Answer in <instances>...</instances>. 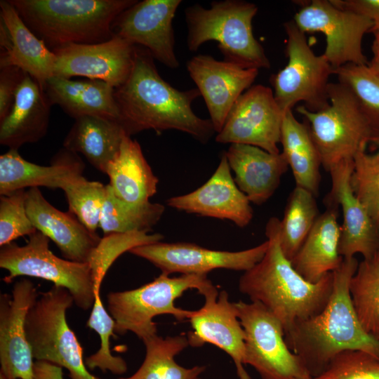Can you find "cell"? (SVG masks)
<instances>
[{"label": "cell", "mask_w": 379, "mask_h": 379, "mask_svg": "<svg viewBox=\"0 0 379 379\" xmlns=\"http://www.w3.org/2000/svg\"><path fill=\"white\" fill-rule=\"evenodd\" d=\"M27 27L53 50L113 36L117 17L137 0H8Z\"/></svg>", "instance_id": "277c9868"}, {"label": "cell", "mask_w": 379, "mask_h": 379, "mask_svg": "<svg viewBox=\"0 0 379 379\" xmlns=\"http://www.w3.org/2000/svg\"><path fill=\"white\" fill-rule=\"evenodd\" d=\"M316 379H379V357L361 350L335 356Z\"/></svg>", "instance_id": "60d3db41"}, {"label": "cell", "mask_w": 379, "mask_h": 379, "mask_svg": "<svg viewBox=\"0 0 379 379\" xmlns=\"http://www.w3.org/2000/svg\"><path fill=\"white\" fill-rule=\"evenodd\" d=\"M39 293L28 279L16 281L0 297V379H34L26 319Z\"/></svg>", "instance_id": "2e32d148"}, {"label": "cell", "mask_w": 379, "mask_h": 379, "mask_svg": "<svg viewBox=\"0 0 379 379\" xmlns=\"http://www.w3.org/2000/svg\"><path fill=\"white\" fill-rule=\"evenodd\" d=\"M300 248L291 261L295 270L305 280L318 282L341 265L339 254L340 226L338 221V206L326 204Z\"/></svg>", "instance_id": "4316f807"}, {"label": "cell", "mask_w": 379, "mask_h": 379, "mask_svg": "<svg viewBox=\"0 0 379 379\" xmlns=\"http://www.w3.org/2000/svg\"><path fill=\"white\" fill-rule=\"evenodd\" d=\"M367 153L366 147L354 157L350 178L352 192L379 229V148Z\"/></svg>", "instance_id": "74e56055"}, {"label": "cell", "mask_w": 379, "mask_h": 379, "mask_svg": "<svg viewBox=\"0 0 379 379\" xmlns=\"http://www.w3.org/2000/svg\"><path fill=\"white\" fill-rule=\"evenodd\" d=\"M84 168L77 154L64 147L53 157L49 166L29 162L18 150L9 149L0 156V194L27 187L63 190L83 176Z\"/></svg>", "instance_id": "cb8c5ba5"}, {"label": "cell", "mask_w": 379, "mask_h": 379, "mask_svg": "<svg viewBox=\"0 0 379 379\" xmlns=\"http://www.w3.org/2000/svg\"><path fill=\"white\" fill-rule=\"evenodd\" d=\"M135 46L114 34L108 41L91 44H68L51 50L55 55L53 76L84 77L105 81L114 88L128 78Z\"/></svg>", "instance_id": "ac0fdd59"}, {"label": "cell", "mask_w": 379, "mask_h": 379, "mask_svg": "<svg viewBox=\"0 0 379 379\" xmlns=\"http://www.w3.org/2000/svg\"><path fill=\"white\" fill-rule=\"evenodd\" d=\"M279 224L277 218L268 220L265 228L268 248L262 260L241 276L239 289L274 315L285 333L324 308L332 293L333 274H326L317 283L300 275L281 251Z\"/></svg>", "instance_id": "3957f363"}, {"label": "cell", "mask_w": 379, "mask_h": 379, "mask_svg": "<svg viewBox=\"0 0 379 379\" xmlns=\"http://www.w3.org/2000/svg\"><path fill=\"white\" fill-rule=\"evenodd\" d=\"M294 22L303 32H321L326 38L323 53L333 69L347 64L366 65L364 36L373 22L355 12L340 8L331 0H312L295 13Z\"/></svg>", "instance_id": "7c38bea8"}, {"label": "cell", "mask_w": 379, "mask_h": 379, "mask_svg": "<svg viewBox=\"0 0 379 379\" xmlns=\"http://www.w3.org/2000/svg\"><path fill=\"white\" fill-rule=\"evenodd\" d=\"M284 27L288 62L272 76L275 100L284 112L300 102L310 111H320L329 104V79L334 69L324 54L317 55L312 51L305 33L293 20Z\"/></svg>", "instance_id": "30bf717a"}, {"label": "cell", "mask_w": 379, "mask_h": 379, "mask_svg": "<svg viewBox=\"0 0 379 379\" xmlns=\"http://www.w3.org/2000/svg\"><path fill=\"white\" fill-rule=\"evenodd\" d=\"M25 75L15 66L0 68V121L10 112Z\"/></svg>", "instance_id": "b9f144b4"}, {"label": "cell", "mask_w": 379, "mask_h": 379, "mask_svg": "<svg viewBox=\"0 0 379 379\" xmlns=\"http://www.w3.org/2000/svg\"><path fill=\"white\" fill-rule=\"evenodd\" d=\"M353 166L354 159H346L331 168V190L326 204L342 208L339 254L348 258L360 253L364 259H368L379 249V229L352 192L350 178Z\"/></svg>", "instance_id": "ffe728a7"}, {"label": "cell", "mask_w": 379, "mask_h": 379, "mask_svg": "<svg viewBox=\"0 0 379 379\" xmlns=\"http://www.w3.org/2000/svg\"><path fill=\"white\" fill-rule=\"evenodd\" d=\"M99 227L105 236L133 232H149L161 219L165 207L149 201L130 203L117 197L108 185Z\"/></svg>", "instance_id": "d6a6232c"}, {"label": "cell", "mask_w": 379, "mask_h": 379, "mask_svg": "<svg viewBox=\"0 0 379 379\" xmlns=\"http://www.w3.org/2000/svg\"><path fill=\"white\" fill-rule=\"evenodd\" d=\"M316 197L295 186L279 220L278 238L283 254L290 261L296 255L319 215Z\"/></svg>", "instance_id": "836d02e7"}, {"label": "cell", "mask_w": 379, "mask_h": 379, "mask_svg": "<svg viewBox=\"0 0 379 379\" xmlns=\"http://www.w3.org/2000/svg\"><path fill=\"white\" fill-rule=\"evenodd\" d=\"M284 113L272 88L260 84L252 86L234 102L215 141L249 145L279 154L278 144Z\"/></svg>", "instance_id": "4fadbf2b"}, {"label": "cell", "mask_w": 379, "mask_h": 379, "mask_svg": "<svg viewBox=\"0 0 379 379\" xmlns=\"http://www.w3.org/2000/svg\"><path fill=\"white\" fill-rule=\"evenodd\" d=\"M201 94L179 91L159 75L150 52L135 46L133 63L126 80L114 88L120 124L128 135L153 129H174L206 143L215 132L210 119L197 116L192 103Z\"/></svg>", "instance_id": "6da1fadb"}, {"label": "cell", "mask_w": 379, "mask_h": 379, "mask_svg": "<svg viewBox=\"0 0 379 379\" xmlns=\"http://www.w3.org/2000/svg\"><path fill=\"white\" fill-rule=\"evenodd\" d=\"M372 51L373 56L368 63L379 69V43H373Z\"/></svg>", "instance_id": "f6af8a7d"}, {"label": "cell", "mask_w": 379, "mask_h": 379, "mask_svg": "<svg viewBox=\"0 0 379 379\" xmlns=\"http://www.w3.org/2000/svg\"><path fill=\"white\" fill-rule=\"evenodd\" d=\"M26 190H18L0 197V246L37 230L26 209Z\"/></svg>", "instance_id": "ab89813d"}, {"label": "cell", "mask_w": 379, "mask_h": 379, "mask_svg": "<svg viewBox=\"0 0 379 379\" xmlns=\"http://www.w3.org/2000/svg\"><path fill=\"white\" fill-rule=\"evenodd\" d=\"M336 6L361 14L373 22V43H379V0H331Z\"/></svg>", "instance_id": "7bdbcfd3"}, {"label": "cell", "mask_w": 379, "mask_h": 379, "mask_svg": "<svg viewBox=\"0 0 379 379\" xmlns=\"http://www.w3.org/2000/svg\"><path fill=\"white\" fill-rule=\"evenodd\" d=\"M328 94L329 104L324 109L312 112L300 105L296 110L308 124L321 165L329 172L340 162L354 159L359 151L379 135V130L347 86L338 81L330 83Z\"/></svg>", "instance_id": "52a82bcc"}, {"label": "cell", "mask_w": 379, "mask_h": 379, "mask_svg": "<svg viewBox=\"0 0 379 379\" xmlns=\"http://www.w3.org/2000/svg\"><path fill=\"white\" fill-rule=\"evenodd\" d=\"M167 204L187 213L230 220L240 227L247 226L253 216L250 201L232 176L225 152L208 181L190 193L168 199Z\"/></svg>", "instance_id": "44dd1931"}, {"label": "cell", "mask_w": 379, "mask_h": 379, "mask_svg": "<svg viewBox=\"0 0 379 379\" xmlns=\"http://www.w3.org/2000/svg\"><path fill=\"white\" fill-rule=\"evenodd\" d=\"M106 174L108 185L119 199L130 203L149 201L157 191L158 178L145 158L139 143L126 135Z\"/></svg>", "instance_id": "f546056e"}, {"label": "cell", "mask_w": 379, "mask_h": 379, "mask_svg": "<svg viewBox=\"0 0 379 379\" xmlns=\"http://www.w3.org/2000/svg\"><path fill=\"white\" fill-rule=\"evenodd\" d=\"M44 91L51 105H58L74 119L90 115L119 121L114 88L105 81L53 76L47 81Z\"/></svg>", "instance_id": "83f0119b"}, {"label": "cell", "mask_w": 379, "mask_h": 379, "mask_svg": "<svg viewBox=\"0 0 379 379\" xmlns=\"http://www.w3.org/2000/svg\"><path fill=\"white\" fill-rule=\"evenodd\" d=\"M214 286L206 274L171 277L161 273L137 288L111 292L107 295V311L115 321L114 332H132L142 340L157 335L155 317L169 314L178 321L188 320L193 311L176 307L175 300L187 290L196 289L203 295Z\"/></svg>", "instance_id": "8992f818"}, {"label": "cell", "mask_w": 379, "mask_h": 379, "mask_svg": "<svg viewBox=\"0 0 379 379\" xmlns=\"http://www.w3.org/2000/svg\"><path fill=\"white\" fill-rule=\"evenodd\" d=\"M338 82L353 93L362 109L379 130V69L371 65L347 64L333 70Z\"/></svg>", "instance_id": "d590c367"}, {"label": "cell", "mask_w": 379, "mask_h": 379, "mask_svg": "<svg viewBox=\"0 0 379 379\" xmlns=\"http://www.w3.org/2000/svg\"><path fill=\"white\" fill-rule=\"evenodd\" d=\"M34 379H63L62 368L46 361H36Z\"/></svg>", "instance_id": "ee69618b"}, {"label": "cell", "mask_w": 379, "mask_h": 379, "mask_svg": "<svg viewBox=\"0 0 379 379\" xmlns=\"http://www.w3.org/2000/svg\"><path fill=\"white\" fill-rule=\"evenodd\" d=\"M187 70L205 101L218 133L234 102L251 86L259 71L201 54L188 60Z\"/></svg>", "instance_id": "d6986e66"}, {"label": "cell", "mask_w": 379, "mask_h": 379, "mask_svg": "<svg viewBox=\"0 0 379 379\" xmlns=\"http://www.w3.org/2000/svg\"><path fill=\"white\" fill-rule=\"evenodd\" d=\"M358 264L354 257L343 258L333 272V291L324 308L284 333L288 347L313 378L345 350H361L379 357V341L364 331L350 298V282Z\"/></svg>", "instance_id": "7a4b0ae2"}, {"label": "cell", "mask_w": 379, "mask_h": 379, "mask_svg": "<svg viewBox=\"0 0 379 379\" xmlns=\"http://www.w3.org/2000/svg\"><path fill=\"white\" fill-rule=\"evenodd\" d=\"M62 190L69 211L89 231L96 233L106 198V185L100 182L89 181L82 176Z\"/></svg>", "instance_id": "f35d334b"}, {"label": "cell", "mask_w": 379, "mask_h": 379, "mask_svg": "<svg viewBox=\"0 0 379 379\" xmlns=\"http://www.w3.org/2000/svg\"><path fill=\"white\" fill-rule=\"evenodd\" d=\"M142 341L146 349L142 364L133 375L119 379H201L206 366L185 368L175 360L189 345L187 335L163 338L157 334Z\"/></svg>", "instance_id": "1f68e13d"}, {"label": "cell", "mask_w": 379, "mask_h": 379, "mask_svg": "<svg viewBox=\"0 0 379 379\" xmlns=\"http://www.w3.org/2000/svg\"><path fill=\"white\" fill-rule=\"evenodd\" d=\"M204 304L194 310L188 321L192 330L187 335L188 344L201 347L212 344L232 359L239 379H251L245 366V333L237 315L234 302L230 301L226 291L218 294L215 286L203 295Z\"/></svg>", "instance_id": "e0dca14e"}, {"label": "cell", "mask_w": 379, "mask_h": 379, "mask_svg": "<svg viewBox=\"0 0 379 379\" xmlns=\"http://www.w3.org/2000/svg\"><path fill=\"white\" fill-rule=\"evenodd\" d=\"M0 68L15 66L44 91L54 74L55 55L27 27L8 0L0 1Z\"/></svg>", "instance_id": "7402d4cb"}, {"label": "cell", "mask_w": 379, "mask_h": 379, "mask_svg": "<svg viewBox=\"0 0 379 379\" xmlns=\"http://www.w3.org/2000/svg\"><path fill=\"white\" fill-rule=\"evenodd\" d=\"M245 333V365L261 379H299L311 376L288 347L279 319L258 302H234Z\"/></svg>", "instance_id": "8fae6325"}, {"label": "cell", "mask_w": 379, "mask_h": 379, "mask_svg": "<svg viewBox=\"0 0 379 379\" xmlns=\"http://www.w3.org/2000/svg\"><path fill=\"white\" fill-rule=\"evenodd\" d=\"M86 326L98 334L101 342L100 349L85 359L87 368H99L102 372L109 371L117 375L125 373L128 369L126 362L122 357L112 355L110 351V338L114 336L115 321L105 308L100 291L95 293V302Z\"/></svg>", "instance_id": "8d00e7d4"}, {"label": "cell", "mask_w": 379, "mask_h": 379, "mask_svg": "<svg viewBox=\"0 0 379 379\" xmlns=\"http://www.w3.org/2000/svg\"><path fill=\"white\" fill-rule=\"evenodd\" d=\"M180 0L137 1L122 12L112 25L113 34L133 46L147 49L154 60L176 69L173 20Z\"/></svg>", "instance_id": "9a60e30c"}, {"label": "cell", "mask_w": 379, "mask_h": 379, "mask_svg": "<svg viewBox=\"0 0 379 379\" xmlns=\"http://www.w3.org/2000/svg\"><path fill=\"white\" fill-rule=\"evenodd\" d=\"M255 4L240 0L213 1L205 8L194 4L185 9L187 48L197 51L204 43L215 41L224 60L246 69L270 68L262 45L253 33Z\"/></svg>", "instance_id": "5b68a950"}, {"label": "cell", "mask_w": 379, "mask_h": 379, "mask_svg": "<svg viewBox=\"0 0 379 379\" xmlns=\"http://www.w3.org/2000/svg\"><path fill=\"white\" fill-rule=\"evenodd\" d=\"M27 215L37 231L53 241L69 260L88 262L101 238L89 231L70 211L51 205L38 187L26 192Z\"/></svg>", "instance_id": "603a6c76"}, {"label": "cell", "mask_w": 379, "mask_h": 379, "mask_svg": "<svg viewBox=\"0 0 379 379\" xmlns=\"http://www.w3.org/2000/svg\"><path fill=\"white\" fill-rule=\"evenodd\" d=\"M349 288L361 327L379 341V249L371 258L359 262Z\"/></svg>", "instance_id": "e575fe53"}, {"label": "cell", "mask_w": 379, "mask_h": 379, "mask_svg": "<svg viewBox=\"0 0 379 379\" xmlns=\"http://www.w3.org/2000/svg\"><path fill=\"white\" fill-rule=\"evenodd\" d=\"M370 143L372 144V145L375 148V149H378L379 148V135L373 137Z\"/></svg>", "instance_id": "bcb514c9"}, {"label": "cell", "mask_w": 379, "mask_h": 379, "mask_svg": "<svg viewBox=\"0 0 379 379\" xmlns=\"http://www.w3.org/2000/svg\"><path fill=\"white\" fill-rule=\"evenodd\" d=\"M128 135L118 120L98 116H84L75 121L65 136L63 147L82 154L97 170L106 174Z\"/></svg>", "instance_id": "f1b7e54d"}, {"label": "cell", "mask_w": 379, "mask_h": 379, "mask_svg": "<svg viewBox=\"0 0 379 379\" xmlns=\"http://www.w3.org/2000/svg\"><path fill=\"white\" fill-rule=\"evenodd\" d=\"M299 379H316V378H313L312 376H308V377H306V378H299Z\"/></svg>", "instance_id": "7dc6e473"}, {"label": "cell", "mask_w": 379, "mask_h": 379, "mask_svg": "<svg viewBox=\"0 0 379 379\" xmlns=\"http://www.w3.org/2000/svg\"><path fill=\"white\" fill-rule=\"evenodd\" d=\"M225 154L237 187L257 205L274 194L289 167L281 152L272 154L249 145L231 144Z\"/></svg>", "instance_id": "d4e9b609"}, {"label": "cell", "mask_w": 379, "mask_h": 379, "mask_svg": "<svg viewBox=\"0 0 379 379\" xmlns=\"http://www.w3.org/2000/svg\"><path fill=\"white\" fill-rule=\"evenodd\" d=\"M282 154L291 168L295 186L319 194L321 160L307 121L300 122L292 109L285 112L281 131Z\"/></svg>", "instance_id": "4dcf8cb0"}, {"label": "cell", "mask_w": 379, "mask_h": 379, "mask_svg": "<svg viewBox=\"0 0 379 379\" xmlns=\"http://www.w3.org/2000/svg\"><path fill=\"white\" fill-rule=\"evenodd\" d=\"M50 239L36 231L23 246L15 242L1 246L0 267L8 274L7 284L18 277H31L66 288L81 310L91 308L95 302V282L89 262H79L56 256L49 248Z\"/></svg>", "instance_id": "9c48e42d"}, {"label": "cell", "mask_w": 379, "mask_h": 379, "mask_svg": "<svg viewBox=\"0 0 379 379\" xmlns=\"http://www.w3.org/2000/svg\"><path fill=\"white\" fill-rule=\"evenodd\" d=\"M74 302L70 293L60 286L39 293L25 324L32 356L66 368L71 379H99L88 371L83 348L67 321L66 312Z\"/></svg>", "instance_id": "ba28073f"}, {"label": "cell", "mask_w": 379, "mask_h": 379, "mask_svg": "<svg viewBox=\"0 0 379 379\" xmlns=\"http://www.w3.org/2000/svg\"><path fill=\"white\" fill-rule=\"evenodd\" d=\"M269 246L261 244L240 251L208 249L191 243L157 241L132 248L129 253L144 258L161 273L206 274L216 269L247 271L260 262Z\"/></svg>", "instance_id": "5bb4252c"}, {"label": "cell", "mask_w": 379, "mask_h": 379, "mask_svg": "<svg viewBox=\"0 0 379 379\" xmlns=\"http://www.w3.org/2000/svg\"><path fill=\"white\" fill-rule=\"evenodd\" d=\"M51 105L38 82L25 73L8 114L0 121V144L16 149L47 133Z\"/></svg>", "instance_id": "484cf974"}]
</instances>
